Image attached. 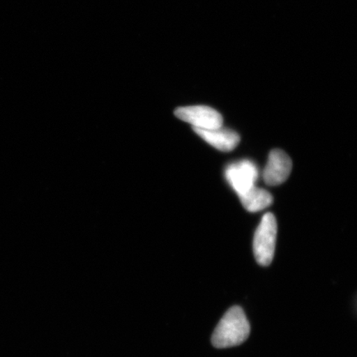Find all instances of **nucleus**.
<instances>
[{
  "instance_id": "f257e3e1",
  "label": "nucleus",
  "mask_w": 357,
  "mask_h": 357,
  "mask_svg": "<svg viewBox=\"0 0 357 357\" xmlns=\"http://www.w3.org/2000/svg\"><path fill=\"white\" fill-rule=\"evenodd\" d=\"M251 327L242 307H231L222 317L213 333L214 347L229 348L242 344L249 337Z\"/></svg>"
},
{
  "instance_id": "f03ea898",
  "label": "nucleus",
  "mask_w": 357,
  "mask_h": 357,
  "mask_svg": "<svg viewBox=\"0 0 357 357\" xmlns=\"http://www.w3.org/2000/svg\"><path fill=\"white\" fill-rule=\"evenodd\" d=\"M278 223L273 214L267 213L263 216L254 236L253 251L259 265L267 266L273 261Z\"/></svg>"
},
{
  "instance_id": "7ed1b4c3",
  "label": "nucleus",
  "mask_w": 357,
  "mask_h": 357,
  "mask_svg": "<svg viewBox=\"0 0 357 357\" xmlns=\"http://www.w3.org/2000/svg\"><path fill=\"white\" fill-rule=\"evenodd\" d=\"M175 115L182 121L191 124L193 129L201 130L221 128L223 123L222 115L208 106L182 107L175 111Z\"/></svg>"
},
{
  "instance_id": "20e7f679",
  "label": "nucleus",
  "mask_w": 357,
  "mask_h": 357,
  "mask_svg": "<svg viewBox=\"0 0 357 357\" xmlns=\"http://www.w3.org/2000/svg\"><path fill=\"white\" fill-rule=\"evenodd\" d=\"M227 182L239 196L256 186L258 169L251 160H243L229 165L225 169Z\"/></svg>"
},
{
  "instance_id": "39448f33",
  "label": "nucleus",
  "mask_w": 357,
  "mask_h": 357,
  "mask_svg": "<svg viewBox=\"0 0 357 357\" xmlns=\"http://www.w3.org/2000/svg\"><path fill=\"white\" fill-rule=\"evenodd\" d=\"M292 169V160L284 151L275 149L271 151L263 172V178L268 185L282 184L289 178Z\"/></svg>"
},
{
  "instance_id": "423d86ee",
  "label": "nucleus",
  "mask_w": 357,
  "mask_h": 357,
  "mask_svg": "<svg viewBox=\"0 0 357 357\" xmlns=\"http://www.w3.org/2000/svg\"><path fill=\"white\" fill-rule=\"evenodd\" d=\"M194 131L207 144L222 151H233L240 142V137L238 133L222 127L211 129V130L194 129Z\"/></svg>"
},
{
  "instance_id": "0eeeda50",
  "label": "nucleus",
  "mask_w": 357,
  "mask_h": 357,
  "mask_svg": "<svg viewBox=\"0 0 357 357\" xmlns=\"http://www.w3.org/2000/svg\"><path fill=\"white\" fill-rule=\"evenodd\" d=\"M241 202L248 211L255 213L269 207L273 202L272 195L264 189L253 187L239 196Z\"/></svg>"
}]
</instances>
